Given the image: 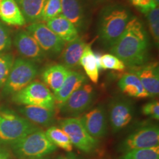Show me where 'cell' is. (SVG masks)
I'll list each match as a JSON object with an SVG mask.
<instances>
[{"label":"cell","mask_w":159,"mask_h":159,"mask_svg":"<svg viewBox=\"0 0 159 159\" xmlns=\"http://www.w3.org/2000/svg\"><path fill=\"white\" fill-rule=\"evenodd\" d=\"M149 49L148 34L142 21L132 16L110 50L125 65L132 68L145 64L148 60Z\"/></svg>","instance_id":"1"},{"label":"cell","mask_w":159,"mask_h":159,"mask_svg":"<svg viewBox=\"0 0 159 159\" xmlns=\"http://www.w3.org/2000/svg\"><path fill=\"white\" fill-rule=\"evenodd\" d=\"M131 17L130 10L119 4H112L103 7L99 16L98 35L105 47L111 48L116 42Z\"/></svg>","instance_id":"2"},{"label":"cell","mask_w":159,"mask_h":159,"mask_svg":"<svg viewBox=\"0 0 159 159\" xmlns=\"http://www.w3.org/2000/svg\"><path fill=\"white\" fill-rule=\"evenodd\" d=\"M39 128L8 109L0 110V144H15Z\"/></svg>","instance_id":"3"},{"label":"cell","mask_w":159,"mask_h":159,"mask_svg":"<svg viewBox=\"0 0 159 159\" xmlns=\"http://www.w3.org/2000/svg\"><path fill=\"white\" fill-rule=\"evenodd\" d=\"M16 156L20 158H41L52 153L57 148L39 128L11 145Z\"/></svg>","instance_id":"4"},{"label":"cell","mask_w":159,"mask_h":159,"mask_svg":"<svg viewBox=\"0 0 159 159\" xmlns=\"http://www.w3.org/2000/svg\"><path fill=\"white\" fill-rule=\"evenodd\" d=\"M39 74V66L27 59L15 60L11 72L3 87L5 95L14 94L31 83Z\"/></svg>","instance_id":"5"},{"label":"cell","mask_w":159,"mask_h":159,"mask_svg":"<svg viewBox=\"0 0 159 159\" xmlns=\"http://www.w3.org/2000/svg\"><path fill=\"white\" fill-rule=\"evenodd\" d=\"M12 99L19 105L42 107L51 111H55L56 108L54 94L44 83L38 80L13 94Z\"/></svg>","instance_id":"6"},{"label":"cell","mask_w":159,"mask_h":159,"mask_svg":"<svg viewBox=\"0 0 159 159\" xmlns=\"http://www.w3.org/2000/svg\"><path fill=\"white\" fill-rule=\"evenodd\" d=\"M59 126L69 136L73 146L78 150L91 153L98 148L99 140L89 134L80 118L68 117L62 119Z\"/></svg>","instance_id":"7"},{"label":"cell","mask_w":159,"mask_h":159,"mask_svg":"<svg viewBox=\"0 0 159 159\" xmlns=\"http://www.w3.org/2000/svg\"><path fill=\"white\" fill-rule=\"evenodd\" d=\"M96 91L94 87L85 83L66 99L60 108L63 116L77 117L88 111L94 102Z\"/></svg>","instance_id":"8"},{"label":"cell","mask_w":159,"mask_h":159,"mask_svg":"<svg viewBox=\"0 0 159 159\" xmlns=\"http://www.w3.org/2000/svg\"><path fill=\"white\" fill-rule=\"evenodd\" d=\"M27 31L34 38L47 57H56L62 52L66 43L45 24L32 23L27 27Z\"/></svg>","instance_id":"9"},{"label":"cell","mask_w":159,"mask_h":159,"mask_svg":"<svg viewBox=\"0 0 159 159\" xmlns=\"http://www.w3.org/2000/svg\"><path fill=\"white\" fill-rule=\"evenodd\" d=\"M159 129L156 125H145L126 137L118 147L119 151L126 152L133 150L151 148L158 146Z\"/></svg>","instance_id":"10"},{"label":"cell","mask_w":159,"mask_h":159,"mask_svg":"<svg viewBox=\"0 0 159 159\" xmlns=\"http://www.w3.org/2000/svg\"><path fill=\"white\" fill-rule=\"evenodd\" d=\"M134 105L126 99L118 98L108 105L109 122L112 131L116 134L126 128L134 118Z\"/></svg>","instance_id":"11"},{"label":"cell","mask_w":159,"mask_h":159,"mask_svg":"<svg viewBox=\"0 0 159 159\" xmlns=\"http://www.w3.org/2000/svg\"><path fill=\"white\" fill-rule=\"evenodd\" d=\"M88 133L96 139L106 136L108 132V121L106 111L102 105L90 109L80 118Z\"/></svg>","instance_id":"12"},{"label":"cell","mask_w":159,"mask_h":159,"mask_svg":"<svg viewBox=\"0 0 159 159\" xmlns=\"http://www.w3.org/2000/svg\"><path fill=\"white\" fill-rule=\"evenodd\" d=\"M14 45L20 55L33 62L41 63L47 58L39 43L27 31H20L16 35Z\"/></svg>","instance_id":"13"},{"label":"cell","mask_w":159,"mask_h":159,"mask_svg":"<svg viewBox=\"0 0 159 159\" xmlns=\"http://www.w3.org/2000/svg\"><path fill=\"white\" fill-rule=\"evenodd\" d=\"M133 73L137 75L150 97L159 94V70L157 63H151L132 67Z\"/></svg>","instance_id":"14"},{"label":"cell","mask_w":159,"mask_h":159,"mask_svg":"<svg viewBox=\"0 0 159 159\" xmlns=\"http://www.w3.org/2000/svg\"><path fill=\"white\" fill-rule=\"evenodd\" d=\"M86 82V77L83 73L75 70H69L61 88L53 93L55 106L57 108H61L66 99Z\"/></svg>","instance_id":"15"},{"label":"cell","mask_w":159,"mask_h":159,"mask_svg":"<svg viewBox=\"0 0 159 159\" xmlns=\"http://www.w3.org/2000/svg\"><path fill=\"white\" fill-rule=\"evenodd\" d=\"M86 45V43L80 37H77L76 39L67 43L61 53L63 65L69 70L78 69L80 66V61L83 52Z\"/></svg>","instance_id":"16"},{"label":"cell","mask_w":159,"mask_h":159,"mask_svg":"<svg viewBox=\"0 0 159 159\" xmlns=\"http://www.w3.org/2000/svg\"><path fill=\"white\" fill-rule=\"evenodd\" d=\"M46 25L65 43L70 42L79 37L76 27L62 14L47 21Z\"/></svg>","instance_id":"17"},{"label":"cell","mask_w":159,"mask_h":159,"mask_svg":"<svg viewBox=\"0 0 159 159\" xmlns=\"http://www.w3.org/2000/svg\"><path fill=\"white\" fill-rule=\"evenodd\" d=\"M19 111L24 117L35 125L49 128L55 122V111L33 105H23Z\"/></svg>","instance_id":"18"},{"label":"cell","mask_w":159,"mask_h":159,"mask_svg":"<svg viewBox=\"0 0 159 159\" xmlns=\"http://www.w3.org/2000/svg\"><path fill=\"white\" fill-rule=\"evenodd\" d=\"M118 85L122 93L130 97L137 99H145L149 97L142 83L136 75L133 72L125 73L121 77Z\"/></svg>","instance_id":"19"},{"label":"cell","mask_w":159,"mask_h":159,"mask_svg":"<svg viewBox=\"0 0 159 159\" xmlns=\"http://www.w3.org/2000/svg\"><path fill=\"white\" fill-rule=\"evenodd\" d=\"M69 71V69L63 64H53L43 69L41 77L43 83L54 93L61 88Z\"/></svg>","instance_id":"20"},{"label":"cell","mask_w":159,"mask_h":159,"mask_svg":"<svg viewBox=\"0 0 159 159\" xmlns=\"http://www.w3.org/2000/svg\"><path fill=\"white\" fill-rule=\"evenodd\" d=\"M61 14L74 25L77 30L85 25V13L80 0H61Z\"/></svg>","instance_id":"21"},{"label":"cell","mask_w":159,"mask_h":159,"mask_svg":"<svg viewBox=\"0 0 159 159\" xmlns=\"http://www.w3.org/2000/svg\"><path fill=\"white\" fill-rule=\"evenodd\" d=\"M0 18L9 25L23 26L27 23L15 0H0Z\"/></svg>","instance_id":"22"},{"label":"cell","mask_w":159,"mask_h":159,"mask_svg":"<svg viewBox=\"0 0 159 159\" xmlns=\"http://www.w3.org/2000/svg\"><path fill=\"white\" fill-rule=\"evenodd\" d=\"M26 22L35 23L41 21L43 9L47 0H15Z\"/></svg>","instance_id":"23"},{"label":"cell","mask_w":159,"mask_h":159,"mask_svg":"<svg viewBox=\"0 0 159 159\" xmlns=\"http://www.w3.org/2000/svg\"><path fill=\"white\" fill-rule=\"evenodd\" d=\"M80 64L84 69L87 77L93 83H97L99 81V66L98 57L90 45H86L83 52Z\"/></svg>","instance_id":"24"},{"label":"cell","mask_w":159,"mask_h":159,"mask_svg":"<svg viewBox=\"0 0 159 159\" xmlns=\"http://www.w3.org/2000/svg\"><path fill=\"white\" fill-rule=\"evenodd\" d=\"M49 140L55 147L63 149L66 152H71L73 145L67 134L60 127L50 126L45 132Z\"/></svg>","instance_id":"25"},{"label":"cell","mask_w":159,"mask_h":159,"mask_svg":"<svg viewBox=\"0 0 159 159\" xmlns=\"http://www.w3.org/2000/svg\"><path fill=\"white\" fill-rule=\"evenodd\" d=\"M99 69L104 70H114L122 71L126 69V65L116 55L107 53L102 55H97Z\"/></svg>","instance_id":"26"},{"label":"cell","mask_w":159,"mask_h":159,"mask_svg":"<svg viewBox=\"0 0 159 159\" xmlns=\"http://www.w3.org/2000/svg\"><path fill=\"white\" fill-rule=\"evenodd\" d=\"M122 159H159V147L128 151L125 152Z\"/></svg>","instance_id":"27"},{"label":"cell","mask_w":159,"mask_h":159,"mask_svg":"<svg viewBox=\"0 0 159 159\" xmlns=\"http://www.w3.org/2000/svg\"><path fill=\"white\" fill-rule=\"evenodd\" d=\"M14 63V57L8 53H0V89L3 88Z\"/></svg>","instance_id":"28"},{"label":"cell","mask_w":159,"mask_h":159,"mask_svg":"<svg viewBox=\"0 0 159 159\" xmlns=\"http://www.w3.org/2000/svg\"><path fill=\"white\" fill-rule=\"evenodd\" d=\"M151 36L157 46L159 43V9L158 6L153 7L146 14Z\"/></svg>","instance_id":"29"},{"label":"cell","mask_w":159,"mask_h":159,"mask_svg":"<svg viewBox=\"0 0 159 159\" xmlns=\"http://www.w3.org/2000/svg\"><path fill=\"white\" fill-rule=\"evenodd\" d=\"M61 14V0H47L43 9L41 21H45Z\"/></svg>","instance_id":"30"},{"label":"cell","mask_w":159,"mask_h":159,"mask_svg":"<svg viewBox=\"0 0 159 159\" xmlns=\"http://www.w3.org/2000/svg\"><path fill=\"white\" fill-rule=\"evenodd\" d=\"M12 45L11 35L7 29L0 23V53L9 50Z\"/></svg>","instance_id":"31"},{"label":"cell","mask_w":159,"mask_h":159,"mask_svg":"<svg viewBox=\"0 0 159 159\" xmlns=\"http://www.w3.org/2000/svg\"><path fill=\"white\" fill-rule=\"evenodd\" d=\"M142 113L145 116L158 120L159 119V102L153 100L144 104L142 108Z\"/></svg>","instance_id":"32"},{"label":"cell","mask_w":159,"mask_h":159,"mask_svg":"<svg viewBox=\"0 0 159 159\" xmlns=\"http://www.w3.org/2000/svg\"><path fill=\"white\" fill-rule=\"evenodd\" d=\"M130 1L133 5L140 10V11L145 15L151 9L158 6L154 2L153 0H130Z\"/></svg>","instance_id":"33"},{"label":"cell","mask_w":159,"mask_h":159,"mask_svg":"<svg viewBox=\"0 0 159 159\" xmlns=\"http://www.w3.org/2000/svg\"><path fill=\"white\" fill-rule=\"evenodd\" d=\"M57 159H81L78 156H76L75 153H72L71 152H69L68 153L61 155V156H58Z\"/></svg>","instance_id":"34"},{"label":"cell","mask_w":159,"mask_h":159,"mask_svg":"<svg viewBox=\"0 0 159 159\" xmlns=\"http://www.w3.org/2000/svg\"><path fill=\"white\" fill-rule=\"evenodd\" d=\"M0 159H11L8 152L5 149L0 148Z\"/></svg>","instance_id":"35"},{"label":"cell","mask_w":159,"mask_h":159,"mask_svg":"<svg viewBox=\"0 0 159 159\" xmlns=\"http://www.w3.org/2000/svg\"><path fill=\"white\" fill-rule=\"evenodd\" d=\"M94 2H96L97 3H103V2H106L110 1V0H94Z\"/></svg>","instance_id":"36"},{"label":"cell","mask_w":159,"mask_h":159,"mask_svg":"<svg viewBox=\"0 0 159 159\" xmlns=\"http://www.w3.org/2000/svg\"><path fill=\"white\" fill-rule=\"evenodd\" d=\"M24 159H49L48 157H41V158H24Z\"/></svg>","instance_id":"37"},{"label":"cell","mask_w":159,"mask_h":159,"mask_svg":"<svg viewBox=\"0 0 159 159\" xmlns=\"http://www.w3.org/2000/svg\"><path fill=\"white\" fill-rule=\"evenodd\" d=\"M154 1V2L157 5H158V4H159V0H153Z\"/></svg>","instance_id":"38"}]
</instances>
